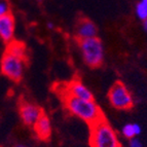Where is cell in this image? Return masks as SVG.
I'll return each mask as SVG.
<instances>
[{
    "label": "cell",
    "instance_id": "obj_2",
    "mask_svg": "<svg viewBox=\"0 0 147 147\" xmlns=\"http://www.w3.org/2000/svg\"><path fill=\"white\" fill-rule=\"evenodd\" d=\"M91 147H120L117 135L105 117L90 125Z\"/></svg>",
    "mask_w": 147,
    "mask_h": 147
},
{
    "label": "cell",
    "instance_id": "obj_5",
    "mask_svg": "<svg viewBox=\"0 0 147 147\" xmlns=\"http://www.w3.org/2000/svg\"><path fill=\"white\" fill-rule=\"evenodd\" d=\"M108 98L111 105L118 110H129L133 106V98L127 86L116 81L108 93Z\"/></svg>",
    "mask_w": 147,
    "mask_h": 147
},
{
    "label": "cell",
    "instance_id": "obj_18",
    "mask_svg": "<svg viewBox=\"0 0 147 147\" xmlns=\"http://www.w3.org/2000/svg\"><path fill=\"white\" fill-rule=\"evenodd\" d=\"M47 27H49V29H53V27H54V25H53V23H47Z\"/></svg>",
    "mask_w": 147,
    "mask_h": 147
},
{
    "label": "cell",
    "instance_id": "obj_1",
    "mask_svg": "<svg viewBox=\"0 0 147 147\" xmlns=\"http://www.w3.org/2000/svg\"><path fill=\"white\" fill-rule=\"evenodd\" d=\"M63 102L69 112L84 120L88 125L104 118L103 112L95 101L84 100L68 94H64Z\"/></svg>",
    "mask_w": 147,
    "mask_h": 147
},
{
    "label": "cell",
    "instance_id": "obj_9",
    "mask_svg": "<svg viewBox=\"0 0 147 147\" xmlns=\"http://www.w3.org/2000/svg\"><path fill=\"white\" fill-rule=\"evenodd\" d=\"M33 130L36 134L37 138L42 141H47L52 136V125L49 116L45 113H42L38 120L33 125Z\"/></svg>",
    "mask_w": 147,
    "mask_h": 147
},
{
    "label": "cell",
    "instance_id": "obj_3",
    "mask_svg": "<svg viewBox=\"0 0 147 147\" xmlns=\"http://www.w3.org/2000/svg\"><path fill=\"white\" fill-rule=\"evenodd\" d=\"M79 47L82 53L84 63L91 68L101 66L104 60L103 43L98 37L79 40Z\"/></svg>",
    "mask_w": 147,
    "mask_h": 147
},
{
    "label": "cell",
    "instance_id": "obj_15",
    "mask_svg": "<svg viewBox=\"0 0 147 147\" xmlns=\"http://www.w3.org/2000/svg\"><path fill=\"white\" fill-rule=\"evenodd\" d=\"M129 146L130 147H143L142 143L140 142L139 140L136 139L135 137L130 139V142H129Z\"/></svg>",
    "mask_w": 147,
    "mask_h": 147
},
{
    "label": "cell",
    "instance_id": "obj_8",
    "mask_svg": "<svg viewBox=\"0 0 147 147\" xmlns=\"http://www.w3.org/2000/svg\"><path fill=\"white\" fill-rule=\"evenodd\" d=\"M64 94H68V95H71L79 99H84V100L94 101L93 93L79 80H73L69 82L66 86Z\"/></svg>",
    "mask_w": 147,
    "mask_h": 147
},
{
    "label": "cell",
    "instance_id": "obj_12",
    "mask_svg": "<svg viewBox=\"0 0 147 147\" xmlns=\"http://www.w3.org/2000/svg\"><path fill=\"white\" fill-rule=\"evenodd\" d=\"M141 132H142V129L138 123H127L123 127V135L127 139H132L140 135Z\"/></svg>",
    "mask_w": 147,
    "mask_h": 147
},
{
    "label": "cell",
    "instance_id": "obj_17",
    "mask_svg": "<svg viewBox=\"0 0 147 147\" xmlns=\"http://www.w3.org/2000/svg\"><path fill=\"white\" fill-rule=\"evenodd\" d=\"M15 147H30V146H28V145H24V144H18V145H16Z\"/></svg>",
    "mask_w": 147,
    "mask_h": 147
},
{
    "label": "cell",
    "instance_id": "obj_10",
    "mask_svg": "<svg viewBox=\"0 0 147 147\" xmlns=\"http://www.w3.org/2000/svg\"><path fill=\"white\" fill-rule=\"evenodd\" d=\"M97 34H98V28L95 25V23L84 18L79 21L76 27V36L78 40L96 37Z\"/></svg>",
    "mask_w": 147,
    "mask_h": 147
},
{
    "label": "cell",
    "instance_id": "obj_19",
    "mask_svg": "<svg viewBox=\"0 0 147 147\" xmlns=\"http://www.w3.org/2000/svg\"><path fill=\"white\" fill-rule=\"evenodd\" d=\"M146 1H147V0H146Z\"/></svg>",
    "mask_w": 147,
    "mask_h": 147
},
{
    "label": "cell",
    "instance_id": "obj_11",
    "mask_svg": "<svg viewBox=\"0 0 147 147\" xmlns=\"http://www.w3.org/2000/svg\"><path fill=\"white\" fill-rule=\"evenodd\" d=\"M6 53L16 56L18 58H21L23 60L27 59V52H26V45L21 41H16L12 40L9 43H7V47H6Z\"/></svg>",
    "mask_w": 147,
    "mask_h": 147
},
{
    "label": "cell",
    "instance_id": "obj_7",
    "mask_svg": "<svg viewBox=\"0 0 147 147\" xmlns=\"http://www.w3.org/2000/svg\"><path fill=\"white\" fill-rule=\"evenodd\" d=\"M16 22L11 13L0 17V39L5 43H9L13 40Z\"/></svg>",
    "mask_w": 147,
    "mask_h": 147
},
{
    "label": "cell",
    "instance_id": "obj_4",
    "mask_svg": "<svg viewBox=\"0 0 147 147\" xmlns=\"http://www.w3.org/2000/svg\"><path fill=\"white\" fill-rule=\"evenodd\" d=\"M26 60L18 58L16 56L5 52L0 62V68L3 75L13 81H20L24 75Z\"/></svg>",
    "mask_w": 147,
    "mask_h": 147
},
{
    "label": "cell",
    "instance_id": "obj_13",
    "mask_svg": "<svg viewBox=\"0 0 147 147\" xmlns=\"http://www.w3.org/2000/svg\"><path fill=\"white\" fill-rule=\"evenodd\" d=\"M136 15L141 21H144L147 19V1L141 0L136 5Z\"/></svg>",
    "mask_w": 147,
    "mask_h": 147
},
{
    "label": "cell",
    "instance_id": "obj_14",
    "mask_svg": "<svg viewBox=\"0 0 147 147\" xmlns=\"http://www.w3.org/2000/svg\"><path fill=\"white\" fill-rule=\"evenodd\" d=\"M10 12V6L7 0H0V17Z\"/></svg>",
    "mask_w": 147,
    "mask_h": 147
},
{
    "label": "cell",
    "instance_id": "obj_6",
    "mask_svg": "<svg viewBox=\"0 0 147 147\" xmlns=\"http://www.w3.org/2000/svg\"><path fill=\"white\" fill-rule=\"evenodd\" d=\"M19 112H20L23 123L27 127H33V125L36 123V121L43 113V111L41 110V108L35 104L30 103L27 101H22L19 106Z\"/></svg>",
    "mask_w": 147,
    "mask_h": 147
},
{
    "label": "cell",
    "instance_id": "obj_16",
    "mask_svg": "<svg viewBox=\"0 0 147 147\" xmlns=\"http://www.w3.org/2000/svg\"><path fill=\"white\" fill-rule=\"evenodd\" d=\"M143 28H144L145 31H147V19H145V20L143 21Z\"/></svg>",
    "mask_w": 147,
    "mask_h": 147
}]
</instances>
